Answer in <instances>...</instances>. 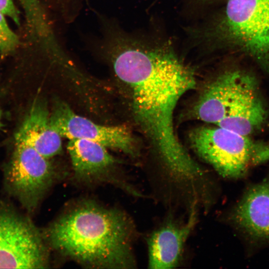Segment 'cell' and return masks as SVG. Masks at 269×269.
I'll list each match as a JSON object with an SVG mask.
<instances>
[{"instance_id": "1", "label": "cell", "mask_w": 269, "mask_h": 269, "mask_svg": "<svg viewBox=\"0 0 269 269\" xmlns=\"http://www.w3.org/2000/svg\"><path fill=\"white\" fill-rule=\"evenodd\" d=\"M92 50L129 90L134 119L157 154L163 180L174 185L194 180L202 167L179 140L173 124L179 100L196 86L193 72L172 51L144 46L118 25L105 27Z\"/></svg>"}, {"instance_id": "2", "label": "cell", "mask_w": 269, "mask_h": 269, "mask_svg": "<svg viewBox=\"0 0 269 269\" xmlns=\"http://www.w3.org/2000/svg\"><path fill=\"white\" fill-rule=\"evenodd\" d=\"M62 255L92 268L134 269L136 230L123 211L92 200L66 210L42 233Z\"/></svg>"}, {"instance_id": "3", "label": "cell", "mask_w": 269, "mask_h": 269, "mask_svg": "<svg viewBox=\"0 0 269 269\" xmlns=\"http://www.w3.org/2000/svg\"><path fill=\"white\" fill-rule=\"evenodd\" d=\"M189 140L196 154L225 178L242 179L253 168L269 160V141L218 126L197 128Z\"/></svg>"}, {"instance_id": "4", "label": "cell", "mask_w": 269, "mask_h": 269, "mask_svg": "<svg viewBox=\"0 0 269 269\" xmlns=\"http://www.w3.org/2000/svg\"><path fill=\"white\" fill-rule=\"evenodd\" d=\"M208 35L236 45L269 76V0H228Z\"/></svg>"}, {"instance_id": "5", "label": "cell", "mask_w": 269, "mask_h": 269, "mask_svg": "<svg viewBox=\"0 0 269 269\" xmlns=\"http://www.w3.org/2000/svg\"><path fill=\"white\" fill-rule=\"evenodd\" d=\"M48 264L42 233L12 203L0 198V268L42 269Z\"/></svg>"}, {"instance_id": "6", "label": "cell", "mask_w": 269, "mask_h": 269, "mask_svg": "<svg viewBox=\"0 0 269 269\" xmlns=\"http://www.w3.org/2000/svg\"><path fill=\"white\" fill-rule=\"evenodd\" d=\"M48 159L31 146L16 142L4 166L5 191L28 213L35 211L56 180V171Z\"/></svg>"}, {"instance_id": "7", "label": "cell", "mask_w": 269, "mask_h": 269, "mask_svg": "<svg viewBox=\"0 0 269 269\" xmlns=\"http://www.w3.org/2000/svg\"><path fill=\"white\" fill-rule=\"evenodd\" d=\"M257 78L239 70L225 71L211 81L193 108L195 118L216 126L249 94L259 88Z\"/></svg>"}, {"instance_id": "8", "label": "cell", "mask_w": 269, "mask_h": 269, "mask_svg": "<svg viewBox=\"0 0 269 269\" xmlns=\"http://www.w3.org/2000/svg\"><path fill=\"white\" fill-rule=\"evenodd\" d=\"M50 118L52 127L61 137L90 140L133 156L138 154L136 141L126 127L97 124L77 115L59 100L55 102Z\"/></svg>"}, {"instance_id": "9", "label": "cell", "mask_w": 269, "mask_h": 269, "mask_svg": "<svg viewBox=\"0 0 269 269\" xmlns=\"http://www.w3.org/2000/svg\"><path fill=\"white\" fill-rule=\"evenodd\" d=\"M199 207L193 205L185 220L181 221L169 215L148 236V268L169 269L179 264L185 243L195 228Z\"/></svg>"}, {"instance_id": "10", "label": "cell", "mask_w": 269, "mask_h": 269, "mask_svg": "<svg viewBox=\"0 0 269 269\" xmlns=\"http://www.w3.org/2000/svg\"><path fill=\"white\" fill-rule=\"evenodd\" d=\"M227 218L251 242L269 244V175L246 190Z\"/></svg>"}, {"instance_id": "11", "label": "cell", "mask_w": 269, "mask_h": 269, "mask_svg": "<svg viewBox=\"0 0 269 269\" xmlns=\"http://www.w3.org/2000/svg\"><path fill=\"white\" fill-rule=\"evenodd\" d=\"M50 114L43 102H36L15 135L16 142L28 144L50 158L62 150V137L52 127Z\"/></svg>"}, {"instance_id": "12", "label": "cell", "mask_w": 269, "mask_h": 269, "mask_svg": "<svg viewBox=\"0 0 269 269\" xmlns=\"http://www.w3.org/2000/svg\"><path fill=\"white\" fill-rule=\"evenodd\" d=\"M268 118V109L260 89L246 97L216 126L250 136L263 128Z\"/></svg>"}, {"instance_id": "13", "label": "cell", "mask_w": 269, "mask_h": 269, "mask_svg": "<svg viewBox=\"0 0 269 269\" xmlns=\"http://www.w3.org/2000/svg\"><path fill=\"white\" fill-rule=\"evenodd\" d=\"M17 35L9 27L5 15L0 12V54L5 57L12 53L18 47Z\"/></svg>"}, {"instance_id": "14", "label": "cell", "mask_w": 269, "mask_h": 269, "mask_svg": "<svg viewBox=\"0 0 269 269\" xmlns=\"http://www.w3.org/2000/svg\"><path fill=\"white\" fill-rule=\"evenodd\" d=\"M29 21L38 19L42 14V9L39 0H18Z\"/></svg>"}, {"instance_id": "15", "label": "cell", "mask_w": 269, "mask_h": 269, "mask_svg": "<svg viewBox=\"0 0 269 269\" xmlns=\"http://www.w3.org/2000/svg\"><path fill=\"white\" fill-rule=\"evenodd\" d=\"M0 12L10 17L16 25H20L19 12L12 0H0Z\"/></svg>"}]
</instances>
